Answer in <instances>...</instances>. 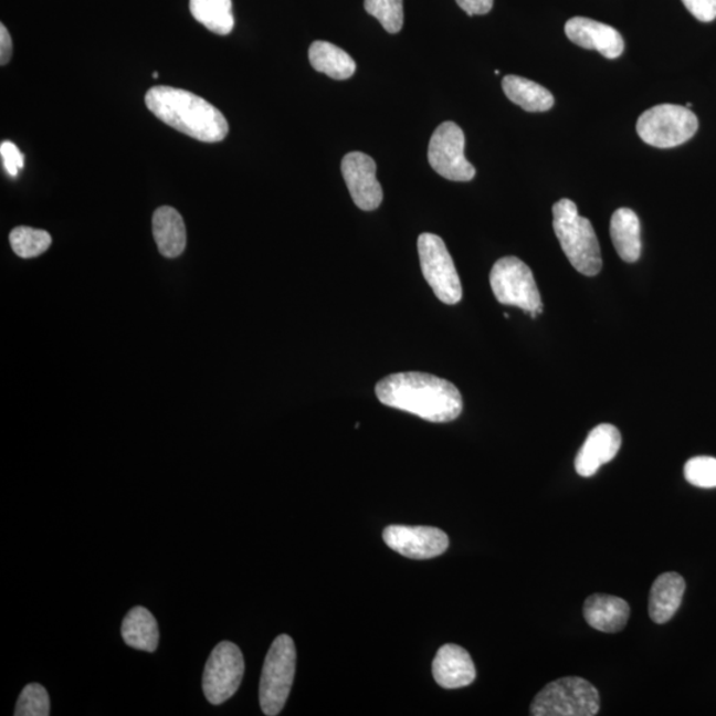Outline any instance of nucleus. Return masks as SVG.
Returning a JSON list of instances; mask_svg holds the SVG:
<instances>
[{"instance_id":"nucleus-1","label":"nucleus","mask_w":716,"mask_h":716,"mask_svg":"<svg viewBox=\"0 0 716 716\" xmlns=\"http://www.w3.org/2000/svg\"><path fill=\"white\" fill-rule=\"evenodd\" d=\"M376 396L389 408L434 423L454 421L463 410L462 396L455 385L421 371L385 377L376 385Z\"/></svg>"},{"instance_id":"nucleus-2","label":"nucleus","mask_w":716,"mask_h":716,"mask_svg":"<svg viewBox=\"0 0 716 716\" xmlns=\"http://www.w3.org/2000/svg\"><path fill=\"white\" fill-rule=\"evenodd\" d=\"M145 103L162 123L198 141L219 143L229 135L222 112L189 91L155 86L146 93Z\"/></svg>"},{"instance_id":"nucleus-3","label":"nucleus","mask_w":716,"mask_h":716,"mask_svg":"<svg viewBox=\"0 0 716 716\" xmlns=\"http://www.w3.org/2000/svg\"><path fill=\"white\" fill-rule=\"evenodd\" d=\"M554 230L557 239L576 271L586 276H596L602 268L599 239L589 219L579 214L570 199L554 204Z\"/></svg>"},{"instance_id":"nucleus-4","label":"nucleus","mask_w":716,"mask_h":716,"mask_svg":"<svg viewBox=\"0 0 716 716\" xmlns=\"http://www.w3.org/2000/svg\"><path fill=\"white\" fill-rule=\"evenodd\" d=\"M296 668V647L287 634L276 636L265 655L259 701L262 712L275 716L283 712L291 687L294 685Z\"/></svg>"},{"instance_id":"nucleus-5","label":"nucleus","mask_w":716,"mask_h":716,"mask_svg":"<svg viewBox=\"0 0 716 716\" xmlns=\"http://www.w3.org/2000/svg\"><path fill=\"white\" fill-rule=\"evenodd\" d=\"M600 694L587 680L566 676L548 683L530 705L534 716H594L599 714Z\"/></svg>"},{"instance_id":"nucleus-6","label":"nucleus","mask_w":716,"mask_h":716,"mask_svg":"<svg viewBox=\"0 0 716 716\" xmlns=\"http://www.w3.org/2000/svg\"><path fill=\"white\" fill-rule=\"evenodd\" d=\"M698 126V117L686 106L661 104L642 113L636 122V133L643 143L668 149L688 141Z\"/></svg>"},{"instance_id":"nucleus-7","label":"nucleus","mask_w":716,"mask_h":716,"mask_svg":"<svg viewBox=\"0 0 716 716\" xmlns=\"http://www.w3.org/2000/svg\"><path fill=\"white\" fill-rule=\"evenodd\" d=\"M489 284L496 301L523 310L543 314V302L533 271L515 256L502 257L494 264Z\"/></svg>"},{"instance_id":"nucleus-8","label":"nucleus","mask_w":716,"mask_h":716,"mask_svg":"<svg viewBox=\"0 0 716 716\" xmlns=\"http://www.w3.org/2000/svg\"><path fill=\"white\" fill-rule=\"evenodd\" d=\"M418 254L424 278L440 301L454 305L462 301L463 291L453 257L442 238L424 232L418 238Z\"/></svg>"},{"instance_id":"nucleus-9","label":"nucleus","mask_w":716,"mask_h":716,"mask_svg":"<svg viewBox=\"0 0 716 716\" xmlns=\"http://www.w3.org/2000/svg\"><path fill=\"white\" fill-rule=\"evenodd\" d=\"M244 675V659L235 643L223 641L206 662L202 687L211 705H222L238 692Z\"/></svg>"},{"instance_id":"nucleus-10","label":"nucleus","mask_w":716,"mask_h":716,"mask_svg":"<svg viewBox=\"0 0 716 716\" xmlns=\"http://www.w3.org/2000/svg\"><path fill=\"white\" fill-rule=\"evenodd\" d=\"M464 133L455 123L438 126L429 144V162L438 175L454 182H468L476 175L464 156Z\"/></svg>"},{"instance_id":"nucleus-11","label":"nucleus","mask_w":716,"mask_h":716,"mask_svg":"<svg viewBox=\"0 0 716 716\" xmlns=\"http://www.w3.org/2000/svg\"><path fill=\"white\" fill-rule=\"evenodd\" d=\"M382 536L389 548L413 560L433 559L449 548V536L434 527L389 526Z\"/></svg>"},{"instance_id":"nucleus-12","label":"nucleus","mask_w":716,"mask_h":716,"mask_svg":"<svg viewBox=\"0 0 716 716\" xmlns=\"http://www.w3.org/2000/svg\"><path fill=\"white\" fill-rule=\"evenodd\" d=\"M341 171L357 208L373 211L380 208L383 192L377 181L375 159L361 151H351L343 158Z\"/></svg>"},{"instance_id":"nucleus-13","label":"nucleus","mask_w":716,"mask_h":716,"mask_svg":"<svg viewBox=\"0 0 716 716\" xmlns=\"http://www.w3.org/2000/svg\"><path fill=\"white\" fill-rule=\"evenodd\" d=\"M620 430L610 423L596 427L576 456L575 468L582 477L593 476L603 464L613 461L621 449Z\"/></svg>"},{"instance_id":"nucleus-14","label":"nucleus","mask_w":716,"mask_h":716,"mask_svg":"<svg viewBox=\"0 0 716 716\" xmlns=\"http://www.w3.org/2000/svg\"><path fill=\"white\" fill-rule=\"evenodd\" d=\"M566 35L576 45L599 51L607 59L620 57L625 50V42L614 27L589 18L569 19L566 24Z\"/></svg>"},{"instance_id":"nucleus-15","label":"nucleus","mask_w":716,"mask_h":716,"mask_svg":"<svg viewBox=\"0 0 716 716\" xmlns=\"http://www.w3.org/2000/svg\"><path fill=\"white\" fill-rule=\"evenodd\" d=\"M434 680L443 688L454 689L470 686L476 678V670L466 649L448 643L435 655Z\"/></svg>"},{"instance_id":"nucleus-16","label":"nucleus","mask_w":716,"mask_h":716,"mask_svg":"<svg viewBox=\"0 0 716 716\" xmlns=\"http://www.w3.org/2000/svg\"><path fill=\"white\" fill-rule=\"evenodd\" d=\"M629 615V603L620 597L592 594L583 603L586 621L603 633L621 632L626 626Z\"/></svg>"},{"instance_id":"nucleus-17","label":"nucleus","mask_w":716,"mask_h":716,"mask_svg":"<svg viewBox=\"0 0 716 716\" xmlns=\"http://www.w3.org/2000/svg\"><path fill=\"white\" fill-rule=\"evenodd\" d=\"M686 582L680 573L666 572L656 577L649 597V614L659 625L672 620L678 612Z\"/></svg>"},{"instance_id":"nucleus-18","label":"nucleus","mask_w":716,"mask_h":716,"mask_svg":"<svg viewBox=\"0 0 716 716\" xmlns=\"http://www.w3.org/2000/svg\"><path fill=\"white\" fill-rule=\"evenodd\" d=\"M152 236L161 255L178 257L186 249V228L183 218L170 206H162L152 215Z\"/></svg>"},{"instance_id":"nucleus-19","label":"nucleus","mask_w":716,"mask_h":716,"mask_svg":"<svg viewBox=\"0 0 716 716\" xmlns=\"http://www.w3.org/2000/svg\"><path fill=\"white\" fill-rule=\"evenodd\" d=\"M610 236L623 262L639 261L642 250L641 223L633 210L622 208L614 211L610 221Z\"/></svg>"},{"instance_id":"nucleus-20","label":"nucleus","mask_w":716,"mask_h":716,"mask_svg":"<svg viewBox=\"0 0 716 716\" xmlns=\"http://www.w3.org/2000/svg\"><path fill=\"white\" fill-rule=\"evenodd\" d=\"M122 634L126 645L155 653L159 642L158 623L150 610L136 607L125 615Z\"/></svg>"},{"instance_id":"nucleus-21","label":"nucleus","mask_w":716,"mask_h":716,"mask_svg":"<svg viewBox=\"0 0 716 716\" xmlns=\"http://www.w3.org/2000/svg\"><path fill=\"white\" fill-rule=\"evenodd\" d=\"M308 56L310 65L317 72L325 73L331 78L347 80L355 75V60L340 46L317 40L310 44Z\"/></svg>"},{"instance_id":"nucleus-22","label":"nucleus","mask_w":716,"mask_h":716,"mask_svg":"<svg viewBox=\"0 0 716 716\" xmlns=\"http://www.w3.org/2000/svg\"><path fill=\"white\" fill-rule=\"evenodd\" d=\"M503 91L506 96L527 112H547L552 108V93L533 80L509 75L503 78Z\"/></svg>"},{"instance_id":"nucleus-23","label":"nucleus","mask_w":716,"mask_h":716,"mask_svg":"<svg viewBox=\"0 0 716 716\" xmlns=\"http://www.w3.org/2000/svg\"><path fill=\"white\" fill-rule=\"evenodd\" d=\"M190 12L206 29L225 36L234 30L231 0H190Z\"/></svg>"},{"instance_id":"nucleus-24","label":"nucleus","mask_w":716,"mask_h":716,"mask_svg":"<svg viewBox=\"0 0 716 716\" xmlns=\"http://www.w3.org/2000/svg\"><path fill=\"white\" fill-rule=\"evenodd\" d=\"M52 238L49 232L27 228L13 229L10 234V244L15 254L23 259L36 257L51 248Z\"/></svg>"},{"instance_id":"nucleus-25","label":"nucleus","mask_w":716,"mask_h":716,"mask_svg":"<svg viewBox=\"0 0 716 716\" xmlns=\"http://www.w3.org/2000/svg\"><path fill=\"white\" fill-rule=\"evenodd\" d=\"M365 11L381 23L385 31L398 33L403 25L402 0H365Z\"/></svg>"},{"instance_id":"nucleus-26","label":"nucleus","mask_w":716,"mask_h":716,"mask_svg":"<svg viewBox=\"0 0 716 716\" xmlns=\"http://www.w3.org/2000/svg\"><path fill=\"white\" fill-rule=\"evenodd\" d=\"M15 716H49L50 696L39 683H30L19 695Z\"/></svg>"},{"instance_id":"nucleus-27","label":"nucleus","mask_w":716,"mask_h":716,"mask_svg":"<svg viewBox=\"0 0 716 716\" xmlns=\"http://www.w3.org/2000/svg\"><path fill=\"white\" fill-rule=\"evenodd\" d=\"M685 477L689 484L699 488L716 487V457L695 456L685 464Z\"/></svg>"},{"instance_id":"nucleus-28","label":"nucleus","mask_w":716,"mask_h":716,"mask_svg":"<svg viewBox=\"0 0 716 716\" xmlns=\"http://www.w3.org/2000/svg\"><path fill=\"white\" fill-rule=\"evenodd\" d=\"M0 156H2L4 169L9 176L15 178L19 170L24 168V156L15 144L4 141L0 145Z\"/></svg>"},{"instance_id":"nucleus-29","label":"nucleus","mask_w":716,"mask_h":716,"mask_svg":"<svg viewBox=\"0 0 716 716\" xmlns=\"http://www.w3.org/2000/svg\"><path fill=\"white\" fill-rule=\"evenodd\" d=\"M693 17L703 23L713 22L716 19V0H682Z\"/></svg>"},{"instance_id":"nucleus-30","label":"nucleus","mask_w":716,"mask_h":716,"mask_svg":"<svg viewBox=\"0 0 716 716\" xmlns=\"http://www.w3.org/2000/svg\"><path fill=\"white\" fill-rule=\"evenodd\" d=\"M457 6L470 17L486 15L493 10L494 0H456Z\"/></svg>"},{"instance_id":"nucleus-31","label":"nucleus","mask_w":716,"mask_h":716,"mask_svg":"<svg viewBox=\"0 0 716 716\" xmlns=\"http://www.w3.org/2000/svg\"><path fill=\"white\" fill-rule=\"evenodd\" d=\"M12 55V40L9 30L0 24V64L6 65Z\"/></svg>"}]
</instances>
